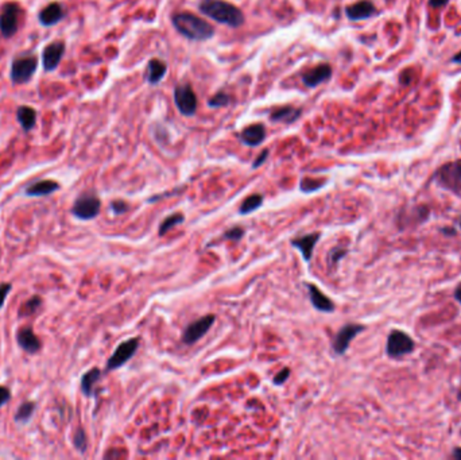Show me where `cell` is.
I'll return each instance as SVG.
<instances>
[{"instance_id":"1","label":"cell","mask_w":461,"mask_h":460,"mask_svg":"<svg viewBox=\"0 0 461 460\" xmlns=\"http://www.w3.org/2000/svg\"><path fill=\"white\" fill-rule=\"evenodd\" d=\"M172 23L177 31L189 40L201 42L211 39L215 35V27L212 24L192 12H177L172 16Z\"/></svg>"},{"instance_id":"2","label":"cell","mask_w":461,"mask_h":460,"mask_svg":"<svg viewBox=\"0 0 461 460\" xmlns=\"http://www.w3.org/2000/svg\"><path fill=\"white\" fill-rule=\"evenodd\" d=\"M198 10L209 19L232 28L243 26L245 20L244 14L240 8L225 0H201L198 3Z\"/></svg>"},{"instance_id":"3","label":"cell","mask_w":461,"mask_h":460,"mask_svg":"<svg viewBox=\"0 0 461 460\" xmlns=\"http://www.w3.org/2000/svg\"><path fill=\"white\" fill-rule=\"evenodd\" d=\"M434 181L438 186L461 198V159L442 165L434 174Z\"/></svg>"},{"instance_id":"4","label":"cell","mask_w":461,"mask_h":460,"mask_svg":"<svg viewBox=\"0 0 461 460\" xmlns=\"http://www.w3.org/2000/svg\"><path fill=\"white\" fill-rule=\"evenodd\" d=\"M414 348H415V343H414L413 338L407 335L406 332L399 331V329H393L390 332L387 344H386V352L390 358L398 359L402 356L409 355L414 351Z\"/></svg>"},{"instance_id":"5","label":"cell","mask_w":461,"mask_h":460,"mask_svg":"<svg viewBox=\"0 0 461 460\" xmlns=\"http://www.w3.org/2000/svg\"><path fill=\"white\" fill-rule=\"evenodd\" d=\"M174 104L181 115L192 117L198 108V99L196 92L189 84H180L174 88Z\"/></svg>"},{"instance_id":"6","label":"cell","mask_w":461,"mask_h":460,"mask_svg":"<svg viewBox=\"0 0 461 460\" xmlns=\"http://www.w3.org/2000/svg\"><path fill=\"white\" fill-rule=\"evenodd\" d=\"M38 68V58L35 56H20L12 61L11 80L14 84H26L31 80Z\"/></svg>"},{"instance_id":"7","label":"cell","mask_w":461,"mask_h":460,"mask_svg":"<svg viewBox=\"0 0 461 460\" xmlns=\"http://www.w3.org/2000/svg\"><path fill=\"white\" fill-rule=\"evenodd\" d=\"M101 210L100 198L93 193H82L76 198L72 214L80 220H92L99 216Z\"/></svg>"},{"instance_id":"8","label":"cell","mask_w":461,"mask_h":460,"mask_svg":"<svg viewBox=\"0 0 461 460\" xmlns=\"http://www.w3.org/2000/svg\"><path fill=\"white\" fill-rule=\"evenodd\" d=\"M22 12L19 4H4L0 12V32L4 38H11L19 28V16Z\"/></svg>"},{"instance_id":"9","label":"cell","mask_w":461,"mask_h":460,"mask_svg":"<svg viewBox=\"0 0 461 460\" xmlns=\"http://www.w3.org/2000/svg\"><path fill=\"white\" fill-rule=\"evenodd\" d=\"M138 348H139V339L138 338L125 340V342L119 344L116 350H115V352L107 360V370L112 371V370H116V368H120L121 366H124L135 355Z\"/></svg>"},{"instance_id":"10","label":"cell","mask_w":461,"mask_h":460,"mask_svg":"<svg viewBox=\"0 0 461 460\" xmlns=\"http://www.w3.org/2000/svg\"><path fill=\"white\" fill-rule=\"evenodd\" d=\"M215 320H216L215 315H206L189 324L188 327L185 328L184 333H182V342L188 346H192L200 339H202L208 333L209 329L213 327Z\"/></svg>"},{"instance_id":"11","label":"cell","mask_w":461,"mask_h":460,"mask_svg":"<svg viewBox=\"0 0 461 460\" xmlns=\"http://www.w3.org/2000/svg\"><path fill=\"white\" fill-rule=\"evenodd\" d=\"M364 329L365 327L361 324H345L344 327H341L333 340V350L337 355H344L351 342Z\"/></svg>"},{"instance_id":"12","label":"cell","mask_w":461,"mask_h":460,"mask_svg":"<svg viewBox=\"0 0 461 460\" xmlns=\"http://www.w3.org/2000/svg\"><path fill=\"white\" fill-rule=\"evenodd\" d=\"M65 42L62 40H56L49 44L42 52V64L46 72H52L60 65L61 60L65 54Z\"/></svg>"},{"instance_id":"13","label":"cell","mask_w":461,"mask_h":460,"mask_svg":"<svg viewBox=\"0 0 461 460\" xmlns=\"http://www.w3.org/2000/svg\"><path fill=\"white\" fill-rule=\"evenodd\" d=\"M376 7L371 0H359L356 3L345 7V15L352 22L369 19L371 16L376 15Z\"/></svg>"},{"instance_id":"14","label":"cell","mask_w":461,"mask_h":460,"mask_svg":"<svg viewBox=\"0 0 461 460\" xmlns=\"http://www.w3.org/2000/svg\"><path fill=\"white\" fill-rule=\"evenodd\" d=\"M332 66L329 64H318L302 74V81L308 88H316L317 85L328 81L332 76Z\"/></svg>"},{"instance_id":"15","label":"cell","mask_w":461,"mask_h":460,"mask_svg":"<svg viewBox=\"0 0 461 460\" xmlns=\"http://www.w3.org/2000/svg\"><path fill=\"white\" fill-rule=\"evenodd\" d=\"M239 139L243 145L248 146V147H255L259 146L262 142L266 139V127L262 123H255L248 127L241 130L239 134Z\"/></svg>"},{"instance_id":"16","label":"cell","mask_w":461,"mask_h":460,"mask_svg":"<svg viewBox=\"0 0 461 460\" xmlns=\"http://www.w3.org/2000/svg\"><path fill=\"white\" fill-rule=\"evenodd\" d=\"M16 342L19 344V347L28 354H36L42 347L39 339L36 338L31 327L20 328L19 331L16 332Z\"/></svg>"},{"instance_id":"17","label":"cell","mask_w":461,"mask_h":460,"mask_svg":"<svg viewBox=\"0 0 461 460\" xmlns=\"http://www.w3.org/2000/svg\"><path fill=\"white\" fill-rule=\"evenodd\" d=\"M305 286L308 287L310 303H312V305L316 308L317 311L325 312V313H332V312L334 311V303H333L329 297H326L316 285H313V283H305Z\"/></svg>"},{"instance_id":"18","label":"cell","mask_w":461,"mask_h":460,"mask_svg":"<svg viewBox=\"0 0 461 460\" xmlns=\"http://www.w3.org/2000/svg\"><path fill=\"white\" fill-rule=\"evenodd\" d=\"M321 234L320 232H313L310 235H305V236H301V238L293 239L291 240V244H293L296 248L302 253V257H304V261L305 262H309L310 259H312L313 251H314V247H316L317 242L320 240Z\"/></svg>"},{"instance_id":"19","label":"cell","mask_w":461,"mask_h":460,"mask_svg":"<svg viewBox=\"0 0 461 460\" xmlns=\"http://www.w3.org/2000/svg\"><path fill=\"white\" fill-rule=\"evenodd\" d=\"M64 16V8H62V6H61L60 3H50L39 12L38 19H39L42 26L49 27V26H53V24L58 23Z\"/></svg>"},{"instance_id":"20","label":"cell","mask_w":461,"mask_h":460,"mask_svg":"<svg viewBox=\"0 0 461 460\" xmlns=\"http://www.w3.org/2000/svg\"><path fill=\"white\" fill-rule=\"evenodd\" d=\"M167 72V66L164 64L163 61L158 60V58H153L149 61L147 68H146L145 78L146 81L151 85H156L158 82L163 80L164 74Z\"/></svg>"},{"instance_id":"21","label":"cell","mask_w":461,"mask_h":460,"mask_svg":"<svg viewBox=\"0 0 461 460\" xmlns=\"http://www.w3.org/2000/svg\"><path fill=\"white\" fill-rule=\"evenodd\" d=\"M60 189V184L53 180H42V181L34 182L26 189V194L30 197H42L54 193L56 190Z\"/></svg>"},{"instance_id":"22","label":"cell","mask_w":461,"mask_h":460,"mask_svg":"<svg viewBox=\"0 0 461 460\" xmlns=\"http://www.w3.org/2000/svg\"><path fill=\"white\" fill-rule=\"evenodd\" d=\"M302 115L301 108H294L291 105H285L281 108L274 109L270 113V120L271 121H285V123H294L300 119Z\"/></svg>"},{"instance_id":"23","label":"cell","mask_w":461,"mask_h":460,"mask_svg":"<svg viewBox=\"0 0 461 460\" xmlns=\"http://www.w3.org/2000/svg\"><path fill=\"white\" fill-rule=\"evenodd\" d=\"M16 119H18V121H19L24 131H30V130L35 127L36 111L32 107L22 105L16 111Z\"/></svg>"},{"instance_id":"24","label":"cell","mask_w":461,"mask_h":460,"mask_svg":"<svg viewBox=\"0 0 461 460\" xmlns=\"http://www.w3.org/2000/svg\"><path fill=\"white\" fill-rule=\"evenodd\" d=\"M100 378L101 371L97 367L91 368L81 377V392L84 393V396L92 397L95 394V385L99 382Z\"/></svg>"},{"instance_id":"25","label":"cell","mask_w":461,"mask_h":460,"mask_svg":"<svg viewBox=\"0 0 461 460\" xmlns=\"http://www.w3.org/2000/svg\"><path fill=\"white\" fill-rule=\"evenodd\" d=\"M34 412H35V402H32V401L23 402L18 408V410H16L15 417H14L15 423H18V424H26V423L31 420Z\"/></svg>"},{"instance_id":"26","label":"cell","mask_w":461,"mask_h":460,"mask_svg":"<svg viewBox=\"0 0 461 460\" xmlns=\"http://www.w3.org/2000/svg\"><path fill=\"white\" fill-rule=\"evenodd\" d=\"M262 204H263V196H262V194H258V193L251 194V196H248V197L245 198L244 201H243V204H241L240 208H239V214L240 215L251 214V212H254V211L259 210V208L262 206Z\"/></svg>"},{"instance_id":"27","label":"cell","mask_w":461,"mask_h":460,"mask_svg":"<svg viewBox=\"0 0 461 460\" xmlns=\"http://www.w3.org/2000/svg\"><path fill=\"white\" fill-rule=\"evenodd\" d=\"M184 220H185L184 215L178 214V212H177V214L170 215V216H167V218L164 219L163 222L160 223L159 236H163V235L166 234V232H169V231L172 230V228H174V227L178 226V224H181V223H184Z\"/></svg>"},{"instance_id":"28","label":"cell","mask_w":461,"mask_h":460,"mask_svg":"<svg viewBox=\"0 0 461 460\" xmlns=\"http://www.w3.org/2000/svg\"><path fill=\"white\" fill-rule=\"evenodd\" d=\"M42 300L38 296H34L30 300H27L26 303L19 308V316L20 317H27V316L34 315L38 309H39Z\"/></svg>"},{"instance_id":"29","label":"cell","mask_w":461,"mask_h":460,"mask_svg":"<svg viewBox=\"0 0 461 460\" xmlns=\"http://www.w3.org/2000/svg\"><path fill=\"white\" fill-rule=\"evenodd\" d=\"M347 254H348V250H347L345 247H341V246L333 247L332 250L328 253V257H326L328 266L330 267V269L336 267L337 265H339V262H340L341 259H344V257Z\"/></svg>"},{"instance_id":"30","label":"cell","mask_w":461,"mask_h":460,"mask_svg":"<svg viewBox=\"0 0 461 460\" xmlns=\"http://www.w3.org/2000/svg\"><path fill=\"white\" fill-rule=\"evenodd\" d=\"M326 181L325 180H316V178H302L301 182H300V189L304 192V193H312V192H316V190L321 189L322 186H325Z\"/></svg>"},{"instance_id":"31","label":"cell","mask_w":461,"mask_h":460,"mask_svg":"<svg viewBox=\"0 0 461 460\" xmlns=\"http://www.w3.org/2000/svg\"><path fill=\"white\" fill-rule=\"evenodd\" d=\"M229 103H231V96L224 91H220L209 99L208 107H211V108H223V107H227Z\"/></svg>"},{"instance_id":"32","label":"cell","mask_w":461,"mask_h":460,"mask_svg":"<svg viewBox=\"0 0 461 460\" xmlns=\"http://www.w3.org/2000/svg\"><path fill=\"white\" fill-rule=\"evenodd\" d=\"M73 444L77 448V451H80L81 453H84L87 451V447H88V441H87V435H85L84 429L78 428L74 432V436H73Z\"/></svg>"},{"instance_id":"33","label":"cell","mask_w":461,"mask_h":460,"mask_svg":"<svg viewBox=\"0 0 461 460\" xmlns=\"http://www.w3.org/2000/svg\"><path fill=\"white\" fill-rule=\"evenodd\" d=\"M244 235V230L241 227H233L231 230H227L223 235V239H228L232 242H239Z\"/></svg>"},{"instance_id":"34","label":"cell","mask_w":461,"mask_h":460,"mask_svg":"<svg viewBox=\"0 0 461 460\" xmlns=\"http://www.w3.org/2000/svg\"><path fill=\"white\" fill-rule=\"evenodd\" d=\"M111 210L115 215H123L130 210V205L123 200H115L111 202Z\"/></svg>"},{"instance_id":"35","label":"cell","mask_w":461,"mask_h":460,"mask_svg":"<svg viewBox=\"0 0 461 460\" xmlns=\"http://www.w3.org/2000/svg\"><path fill=\"white\" fill-rule=\"evenodd\" d=\"M289 377H290V368L289 367L282 368L281 371L278 372L277 375L274 377V380H273L274 384L278 385V386H279V385H283L286 381L289 380Z\"/></svg>"},{"instance_id":"36","label":"cell","mask_w":461,"mask_h":460,"mask_svg":"<svg viewBox=\"0 0 461 460\" xmlns=\"http://www.w3.org/2000/svg\"><path fill=\"white\" fill-rule=\"evenodd\" d=\"M11 283H0V308H3L7 295L11 291Z\"/></svg>"},{"instance_id":"37","label":"cell","mask_w":461,"mask_h":460,"mask_svg":"<svg viewBox=\"0 0 461 460\" xmlns=\"http://www.w3.org/2000/svg\"><path fill=\"white\" fill-rule=\"evenodd\" d=\"M267 158H269V149H265L263 151H262L261 154H259V155H258V158L255 159V162L253 163L254 169H258L259 166L263 165Z\"/></svg>"},{"instance_id":"38","label":"cell","mask_w":461,"mask_h":460,"mask_svg":"<svg viewBox=\"0 0 461 460\" xmlns=\"http://www.w3.org/2000/svg\"><path fill=\"white\" fill-rule=\"evenodd\" d=\"M11 400V393L8 390L7 388H4V386H0V408L6 405L8 401Z\"/></svg>"},{"instance_id":"39","label":"cell","mask_w":461,"mask_h":460,"mask_svg":"<svg viewBox=\"0 0 461 460\" xmlns=\"http://www.w3.org/2000/svg\"><path fill=\"white\" fill-rule=\"evenodd\" d=\"M449 0H429V6H432L433 8H441L446 6Z\"/></svg>"},{"instance_id":"40","label":"cell","mask_w":461,"mask_h":460,"mask_svg":"<svg viewBox=\"0 0 461 460\" xmlns=\"http://www.w3.org/2000/svg\"><path fill=\"white\" fill-rule=\"evenodd\" d=\"M441 232L446 236H454L456 235V230L454 228H450V227H445V228H441Z\"/></svg>"},{"instance_id":"41","label":"cell","mask_w":461,"mask_h":460,"mask_svg":"<svg viewBox=\"0 0 461 460\" xmlns=\"http://www.w3.org/2000/svg\"><path fill=\"white\" fill-rule=\"evenodd\" d=\"M453 297H454V300H456V301H457V303L461 305V283L460 285H457V287L454 289Z\"/></svg>"},{"instance_id":"42","label":"cell","mask_w":461,"mask_h":460,"mask_svg":"<svg viewBox=\"0 0 461 460\" xmlns=\"http://www.w3.org/2000/svg\"><path fill=\"white\" fill-rule=\"evenodd\" d=\"M452 457L456 460H461V448L460 447H456L453 449V452H452Z\"/></svg>"},{"instance_id":"43","label":"cell","mask_w":461,"mask_h":460,"mask_svg":"<svg viewBox=\"0 0 461 460\" xmlns=\"http://www.w3.org/2000/svg\"><path fill=\"white\" fill-rule=\"evenodd\" d=\"M452 62H453V64H460L461 65V52H458V53H456V54H454L453 57H452Z\"/></svg>"},{"instance_id":"44","label":"cell","mask_w":461,"mask_h":460,"mask_svg":"<svg viewBox=\"0 0 461 460\" xmlns=\"http://www.w3.org/2000/svg\"><path fill=\"white\" fill-rule=\"evenodd\" d=\"M457 400L461 402V389H460V392H458V394H457Z\"/></svg>"},{"instance_id":"45","label":"cell","mask_w":461,"mask_h":460,"mask_svg":"<svg viewBox=\"0 0 461 460\" xmlns=\"http://www.w3.org/2000/svg\"><path fill=\"white\" fill-rule=\"evenodd\" d=\"M460 227H461V219H460Z\"/></svg>"}]
</instances>
